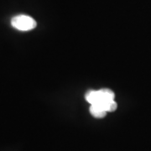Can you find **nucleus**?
I'll return each mask as SVG.
<instances>
[{
  "instance_id": "f03ea898",
  "label": "nucleus",
  "mask_w": 151,
  "mask_h": 151,
  "mask_svg": "<svg viewBox=\"0 0 151 151\" xmlns=\"http://www.w3.org/2000/svg\"><path fill=\"white\" fill-rule=\"evenodd\" d=\"M90 113L96 119H103L107 114L106 110L101 104H92L90 106Z\"/></svg>"
},
{
  "instance_id": "f257e3e1",
  "label": "nucleus",
  "mask_w": 151,
  "mask_h": 151,
  "mask_svg": "<svg viewBox=\"0 0 151 151\" xmlns=\"http://www.w3.org/2000/svg\"><path fill=\"white\" fill-rule=\"evenodd\" d=\"M11 24L18 30L29 31L36 27V21L29 15L19 14L11 19Z\"/></svg>"
},
{
  "instance_id": "7ed1b4c3",
  "label": "nucleus",
  "mask_w": 151,
  "mask_h": 151,
  "mask_svg": "<svg viewBox=\"0 0 151 151\" xmlns=\"http://www.w3.org/2000/svg\"><path fill=\"white\" fill-rule=\"evenodd\" d=\"M103 107V108L106 110L107 113H111V112H114L117 108H118V104L115 102V100H108V101H106L103 103L101 104Z\"/></svg>"
}]
</instances>
